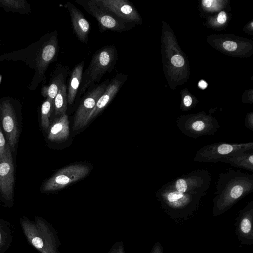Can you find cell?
Returning a JSON list of instances; mask_svg holds the SVG:
<instances>
[{"label":"cell","mask_w":253,"mask_h":253,"mask_svg":"<svg viewBox=\"0 0 253 253\" xmlns=\"http://www.w3.org/2000/svg\"><path fill=\"white\" fill-rule=\"evenodd\" d=\"M12 231L8 223L0 218V253H4L12 242Z\"/></svg>","instance_id":"cell-24"},{"label":"cell","mask_w":253,"mask_h":253,"mask_svg":"<svg viewBox=\"0 0 253 253\" xmlns=\"http://www.w3.org/2000/svg\"><path fill=\"white\" fill-rule=\"evenodd\" d=\"M208 84L203 80H201L198 83V86L202 89H205L207 88Z\"/></svg>","instance_id":"cell-35"},{"label":"cell","mask_w":253,"mask_h":253,"mask_svg":"<svg viewBox=\"0 0 253 253\" xmlns=\"http://www.w3.org/2000/svg\"><path fill=\"white\" fill-rule=\"evenodd\" d=\"M99 7L131 24L139 20L132 4L126 0H93Z\"/></svg>","instance_id":"cell-14"},{"label":"cell","mask_w":253,"mask_h":253,"mask_svg":"<svg viewBox=\"0 0 253 253\" xmlns=\"http://www.w3.org/2000/svg\"><path fill=\"white\" fill-rule=\"evenodd\" d=\"M6 141L2 129L0 127V159L2 157L6 146Z\"/></svg>","instance_id":"cell-30"},{"label":"cell","mask_w":253,"mask_h":253,"mask_svg":"<svg viewBox=\"0 0 253 253\" xmlns=\"http://www.w3.org/2000/svg\"><path fill=\"white\" fill-rule=\"evenodd\" d=\"M172 64L176 67H181L184 64V60L183 58L179 55L173 56L171 60Z\"/></svg>","instance_id":"cell-27"},{"label":"cell","mask_w":253,"mask_h":253,"mask_svg":"<svg viewBox=\"0 0 253 253\" xmlns=\"http://www.w3.org/2000/svg\"><path fill=\"white\" fill-rule=\"evenodd\" d=\"M59 50L58 33H48L28 47L18 51L0 56V60H22L35 69V74L30 85L34 90L44 80L49 65L57 60Z\"/></svg>","instance_id":"cell-1"},{"label":"cell","mask_w":253,"mask_h":253,"mask_svg":"<svg viewBox=\"0 0 253 253\" xmlns=\"http://www.w3.org/2000/svg\"><path fill=\"white\" fill-rule=\"evenodd\" d=\"M219 161L232 166L253 172V150H246L222 158Z\"/></svg>","instance_id":"cell-20"},{"label":"cell","mask_w":253,"mask_h":253,"mask_svg":"<svg viewBox=\"0 0 253 253\" xmlns=\"http://www.w3.org/2000/svg\"><path fill=\"white\" fill-rule=\"evenodd\" d=\"M108 253H125L124 243L121 241L116 242L112 246Z\"/></svg>","instance_id":"cell-26"},{"label":"cell","mask_w":253,"mask_h":253,"mask_svg":"<svg viewBox=\"0 0 253 253\" xmlns=\"http://www.w3.org/2000/svg\"><path fill=\"white\" fill-rule=\"evenodd\" d=\"M64 7L69 12L73 30L77 37L81 42L86 44L88 41V34L90 30L89 22L73 4L67 2Z\"/></svg>","instance_id":"cell-17"},{"label":"cell","mask_w":253,"mask_h":253,"mask_svg":"<svg viewBox=\"0 0 253 253\" xmlns=\"http://www.w3.org/2000/svg\"><path fill=\"white\" fill-rule=\"evenodd\" d=\"M14 164L11 149L6 144L0 159V193L7 201L13 199L14 187Z\"/></svg>","instance_id":"cell-12"},{"label":"cell","mask_w":253,"mask_h":253,"mask_svg":"<svg viewBox=\"0 0 253 253\" xmlns=\"http://www.w3.org/2000/svg\"><path fill=\"white\" fill-rule=\"evenodd\" d=\"M212 214L218 216L253 192V174L228 169L221 172L216 183Z\"/></svg>","instance_id":"cell-2"},{"label":"cell","mask_w":253,"mask_h":253,"mask_svg":"<svg viewBox=\"0 0 253 253\" xmlns=\"http://www.w3.org/2000/svg\"><path fill=\"white\" fill-rule=\"evenodd\" d=\"M226 14L224 11L220 12L217 17V21L220 24H223L226 20Z\"/></svg>","instance_id":"cell-32"},{"label":"cell","mask_w":253,"mask_h":253,"mask_svg":"<svg viewBox=\"0 0 253 253\" xmlns=\"http://www.w3.org/2000/svg\"><path fill=\"white\" fill-rule=\"evenodd\" d=\"M128 78V75L118 74L110 81L105 91L100 97L87 120V124L98 115L115 96Z\"/></svg>","instance_id":"cell-16"},{"label":"cell","mask_w":253,"mask_h":253,"mask_svg":"<svg viewBox=\"0 0 253 253\" xmlns=\"http://www.w3.org/2000/svg\"><path fill=\"white\" fill-rule=\"evenodd\" d=\"M69 74L68 67L59 64L53 73L48 85L43 86L41 94L54 101L60 86L65 84Z\"/></svg>","instance_id":"cell-18"},{"label":"cell","mask_w":253,"mask_h":253,"mask_svg":"<svg viewBox=\"0 0 253 253\" xmlns=\"http://www.w3.org/2000/svg\"><path fill=\"white\" fill-rule=\"evenodd\" d=\"M75 2L82 6L88 14L96 19L100 32H103L107 30L122 32L132 27L131 23L99 7L93 0H76Z\"/></svg>","instance_id":"cell-8"},{"label":"cell","mask_w":253,"mask_h":253,"mask_svg":"<svg viewBox=\"0 0 253 253\" xmlns=\"http://www.w3.org/2000/svg\"><path fill=\"white\" fill-rule=\"evenodd\" d=\"M117 60L118 52L114 45H107L96 50L87 68L83 71L77 94L85 93L95 83H99L106 73L114 69Z\"/></svg>","instance_id":"cell-5"},{"label":"cell","mask_w":253,"mask_h":253,"mask_svg":"<svg viewBox=\"0 0 253 253\" xmlns=\"http://www.w3.org/2000/svg\"><path fill=\"white\" fill-rule=\"evenodd\" d=\"M69 135V120L65 114L56 118L50 126L48 139L51 141H61L66 140Z\"/></svg>","instance_id":"cell-19"},{"label":"cell","mask_w":253,"mask_h":253,"mask_svg":"<svg viewBox=\"0 0 253 253\" xmlns=\"http://www.w3.org/2000/svg\"><path fill=\"white\" fill-rule=\"evenodd\" d=\"M150 253H164L162 245L160 242H156L151 249Z\"/></svg>","instance_id":"cell-31"},{"label":"cell","mask_w":253,"mask_h":253,"mask_svg":"<svg viewBox=\"0 0 253 253\" xmlns=\"http://www.w3.org/2000/svg\"><path fill=\"white\" fill-rule=\"evenodd\" d=\"M176 125L183 134L192 138L214 135L220 128L215 118L204 113L181 116Z\"/></svg>","instance_id":"cell-6"},{"label":"cell","mask_w":253,"mask_h":253,"mask_svg":"<svg viewBox=\"0 0 253 253\" xmlns=\"http://www.w3.org/2000/svg\"><path fill=\"white\" fill-rule=\"evenodd\" d=\"M84 62L82 61L76 65L72 70L69 78L67 91V102L70 105L72 104L78 93L83 73Z\"/></svg>","instance_id":"cell-21"},{"label":"cell","mask_w":253,"mask_h":253,"mask_svg":"<svg viewBox=\"0 0 253 253\" xmlns=\"http://www.w3.org/2000/svg\"><path fill=\"white\" fill-rule=\"evenodd\" d=\"M0 7L6 11L28 13L30 12L27 2L23 0H0Z\"/></svg>","instance_id":"cell-23"},{"label":"cell","mask_w":253,"mask_h":253,"mask_svg":"<svg viewBox=\"0 0 253 253\" xmlns=\"http://www.w3.org/2000/svg\"><path fill=\"white\" fill-rule=\"evenodd\" d=\"M89 170V168L85 165H74L66 167L45 182L42 191L50 192L63 188L84 177Z\"/></svg>","instance_id":"cell-11"},{"label":"cell","mask_w":253,"mask_h":253,"mask_svg":"<svg viewBox=\"0 0 253 253\" xmlns=\"http://www.w3.org/2000/svg\"><path fill=\"white\" fill-rule=\"evenodd\" d=\"M214 2L213 0H202V3L203 5L206 7H210L211 6L212 2Z\"/></svg>","instance_id":"cell-34"},{"label":"cell","mask_w":253,"mask_h":253,"mask_svg":"<svg viewBox=\"0 0 253 253\" xmlns=\"http://www.w3.org/2000/svg\"><path fill=\"white\" fill-rule=\"evenodd\" d=\"M245 126L248 129L252 131H253V113L248 114L245 119Z\"/></svg>","instance_id":"cell-28"},{"label":"cell","mask_w":253,"mask_h":253,"mask_svg":"<svg viewBox=\"0 0 253 253\" xmlns=\"http://www.w3.org/2000/svg\"><path fill=\"white\" fill-rule=\"evenodd\" d=\"M54 101L46 98L42 103L41 109V119L42 127L45 131L50 127L49 118L53 109Z\"/></svg>","instance_id":"cell-25"},{"label":"cell","mask_w":253,"mask_h":253,"mask_svg":"<svg viewBox=\"0 0 253 253\" xmlns=\"http://www.w3.org/2000/svg\"><path fill=\"white\" fill-rule=\"evenodd\" d=\"M183 104L186 107H189L192 104V99L189 95H186L183 99Z\"/></svg>","instance_id":"cell-33"},{"label":"cell","mask_w":253,"mask_h":253,"mask_svg":"<svg viewBox=\"0 0 253 253\" xmlns=\"http://www.w3.org/2000/svg\"><path fill=\"white\" fill-rule=\"evenodd\" d=\"M253 150V142L242 143L217 142L206 145L196 152L193 160L199 162L217 163L231 154Z\"/></svg>","instance_id":"cell-9"},{"label":"cell","mask_w":253,"mask_h":253,"mask_svg":"<svg viewBox=\"0 0 253 253\" xmlns=\"http://www.w3.org/2000/svg\"><path fill=\"white\" fill-rule=\"evenodd\" d=\"M211 175L207 170L198 169L179 176L162 186L180 192L205 196L210 188Z\"/></svg>","instance_id":"cell-7"},{"label":"cell","mask_w":253,"mask_h":253,"mask_svg":"<svg viewBox=\"0 0 253 253\" xmlns=\"http://www.w3.org/2000/svg\"><path fill=\"white\" fill-rule=\"evenodd\" d=\"M2 125L10 149L14 150L18 141L19 129L14 108L9 100L0 106Z\"/></svg>","instance_id":"cell-15"},{"label":"cell","mask_w":253,"mask_h":253,"mask_svg":"<svg viewBox=\"0 0 253 253\" xmlns=\"http://www.w3.org/2000/svg\"><path fill=\"white\" fill-rule=\"evenodd\" d=\"M253 200L239 212L235 220V232L239 243L243 245L253 244Z\"/></svg>","instance_id":"cell-13"},{"label":"cell","mask_w":253,"mask_h":253,"mask_svg":"<svg viewBox=\"0 0 253 253\" xmlns=\"http://www.w3.org/2000/svg\"><path fill=\"white\" fill-rule=\"evenodd\" d=\"M28 242L41 253H60L61 242L53 226L45 219L36 217L34 221L25 217L20 219Z\"/></svg>","instance_id":"cell-4"},{"label":"cell","mask_w":253,"mask_h":253,"mask_svg":"<svg viewBox=\"0 0 253 253\" xmlns=\"http://www.w3.org/2000/svg\"><path fill=\"white\" fill-rule=\"evenodd\" d=\"M109 79L91 86L82 98L75 114L74 128L79 130L87 125V119L100 97L105 91L110 82Z\"/></svg>","instance_id":"cell-10"},{"label":"cell","mask_w":253,"mask_h":253,"mask_svg":"<svg viewBox=\"0 0 253 253\" xmlns=\"http://www.w3.org/2000/svg\"><path fill=\"white\" fill-rule=\"evenodd\" d=\"M67 91L66 84H62L59 88L54 99L53 108L56 116L66 114L67 108Z\"/></svg>","instance_id":"cell-22"},{"label":"cell","mask_w":253,"mask_h":253,"mask_svg":"<svg viewBox=\"0 0 253 253\" xmlns=\"http://www.w3.org/2000/svg\"><path fill=\"white\" fill-rule=\"evenodd\" d=\"M164 212L177 223L186 221L198 211L205 196L163 188L155 193Z\"/></svg>","instance_id":"cell-3"},{"label":"cell","mask_w":253,"mask_h":253,"mask_svg":"<svg viewBox=\"0 0 253 253\" xmlns=\"http://www.w3.org/2000/svg\"></svg>","instance_id":"cell-36"},{"label":"cell","mask_w":253,"mask_h":253,"mask_svg":"<svg viewBox=\"0 0 253 253\" xmlns=\"http://www.w3.org/2000/svg\"><path fill=\"white\" fill-rule=\"evenodd\" d=\"M223 47L229 51H233L237 47L236 43L233 41H227L223 43Z\"/></svg>","instance_id":"cell-29"}]
</instances>
